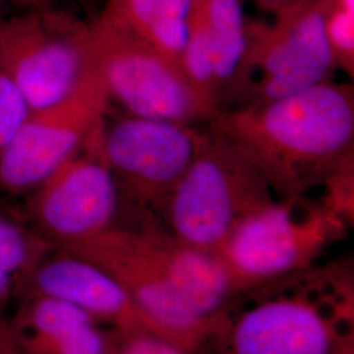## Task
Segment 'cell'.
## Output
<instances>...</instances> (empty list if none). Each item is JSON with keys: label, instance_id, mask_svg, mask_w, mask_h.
<instances>
[{"label": "cell", "instance_id": "5bb4252c", "mask_svg": "<svg viewBox=\"0 0 354 354\" xmlns=\"http://www.w3.org/2000/svg\"><path fill=\"white\" fill-rule=\"evenodd\" d=\"M8 326L21 354H115L120 332L73 304L24 292Z\"/></svg>", "mask_w": 354, "mask_h": 354}, {"label": "cell", "instance_id": "4fadbf2b", "mask_svg": "<svg viewBox=\"0 0 354 354\" xmlns=\"http://www.w3.org/2000/svg\"><path fill=\"white\" fill-rule=\"evenodd\" d=\"M24 292L42 294L73 304L120 333L151 332L163 336L112 274L64 248H53L41 259Z\"/></svg>", "mask_w": 354, "mask_h": 354}, {"label": "cell", "instance_id": "8fae6325", "mask_svg": "<svg viewBox=\"0 0 354 354\" xmlns=\"http://www.w3.org/2000/svg\"><path fill=\"white\" fill-rule=\"evenodd\" d=\"M95 64L74 93L32 111L0 159V190L26 196L88 140L109 111Z\"/></svg>", "mask_w": 354, "mask_h": 354}, {"label": "cell", "instance_id": "5b68a950", "mask_svg": "<svg viewBox=\"0 0 354 354\" xmlns=\"http://www.w3.org/2000/svg\"><path fill=\"white\" fill-rule=\"evenodd\" d=\"M351 226L323 200L274 198L247 215L215 253L243 292L315 266Z\"/></svg>", "mask_w": 354, "mask_h": 354}, {"label": "cell", "instance_id": "6da1fadb", "mask_svg": "<svg viewBox=\"0 0 354 354\" xmlns=\"http://www.w3.org/2000/svg\"><path fill=\"white\" fill-rule=\"evenodd\" d=\"M102 266L165 339L198 354L238 294L215 252L178 241L151 225L114 226L64 248Z\"/></svg>", "mask_w": 354, "mask_h": 354}, {"label": "cell", "instance_id": "7c38bea8", "mask_svg": "<svg viewBox=\"0 0 354 354\" xmlns=\"http://www.w3.org/2000/svg\"><path fill=\"white\" fill-rule=\"evenodd\" d=\"M241 0H194L180 64L219 111L235 102L250 44Z\"/></svg>", "mask_w": 354, "mask_h": 354}, {"label": "cell", "instance_id": "7402d4cb", "mask_svg": "<svg viewBox=\"0 0 354 354\" xmlns=\"http://www.w3.org/2000/svg\"><path fill=\"white\" fill-rule=\"evenodd\" d=\"M0 354H21L15 345L8 319L4 315H0Z\"/></svg>", "mask_w": 354, "mask_h": 354}, {"label": "cell", "instance_id": "8992f818", "mask_svg": "<svg viewBox=\"0 0 354 354\" xmlns=\"http://www.w3.org/2000/svg\"><path fill=\"white\" fill-rule=\"evenodd\" d=\"M95 64L91 19L49 7L0 15V68L32 111L62 102Z\"/></svg>", "mask_w": 354, "mask_h": 354}, {"label": "cell", "instance_id": "ffe728a7", "mask_svg": "<svg viewBox=\"0 0 354 354\" xmlns=\"http://www.w3.org/2000/svg\"><path fill=\"white\" fill-rule=\"evenodd\" d=\"M71 0H0V15L7 13L24 12L37 8H49V7H64L68 8L66 4Z\"/></svg>", "mask_w": 354, "mask_h": 354}, {"label": "cell", "instance_id": "ac0fdd59", "mask_svg": "<svg viewBox=\"0 0 354 354\" xmlns=\"http://www.w3.org/2000/svg\"><path fill=\"white\" fill-rule=\"evenodd\" d=\"M30 112L32 109L24 95L0 68V159Z\"/></svg>", "mask_w": 354, "mask_h": 354}, {"label": "cell", "instance_id": "9a60e30c", "mask_svg": "<svg viewBox=\"0 0 354 354\" xmlns=\"http://www.w3.org/2000/svg\"><path fill=\"white\" fill-rule=\"evenodd\" d=\"M194 0H105L97 13L180 64Z\"/></svg>", "mask_w": 354, "mask_h": 354}, {"label": "cell", "instance_id": "30bf717a", "mask_svg": "<svg viewBox=\"0 0 354 354\" xmlns=\"http://www.w3.org/2000/svg\"><path fill=\"white\" fill-rule=\"evenodd\" d=\"M205 130L124 114L105 118L102 153L113 172L122 203L150 218L159 216L168 196L203 143Z\"/></svg>", "mask_w": 354, "mask_h": 354}, {"label": "cell", "instance_id": "e0dca14e", "mask_svg": "<svg viewBox=\"0 0 354 354\" xmlns=\"http://www.w3.org/2000/svg\"><path fill=\"white\" fill-rule=\"evenodd\" d=\"M324 30L336 68L353 77L354 0H324Z\"/></svg>", "mask_w": 354, "mask_h": 354}, {"label": "cell", "instance_id": "ba28073f", "mask_svg": "<svg viewBox=\"0 0 354 354\" xmlns=\"http://www.w3.org/2000/svg\"><path fill=\"white\" fill-rule=\"evenodd\" d=\"M336 64L324 30V0H307L270 24L252 21L235 102L276 100L332 80Z\"/></svg>", "mask_w": 354, "mask_h": 354}, {"label": "cell", "instance_id": "52a82bcc", "mask_svg": "<svg viewBox=\"0 0 354 354\" xmlns=\"http://www.w3.org/2000/svg\"><path fill=\"white\" fill-rule=\"evenodd\" d=\"M91 26L95 68L109 102H117L125 114L196 125L209 124L218 113L177 61L100 15L91 19Z\"/></svg>", "mask_w": 354, "mask_h": 354}, {"label": "cell", "instance_id": "d6986e66", "mask_svg": "<svg viewBox=\"0 0 354 354\" xmlns=\"http://www.w3.org/2000/svg\"><path fill=\"white\" fill-rule=\"evenodd\" d=\"M115 354H190L184 348L151 332L121 333Z\"/></svg>", "mask_w": 354, "mask_h": 354}, {"label": "cell", "instance_id": "2e32d148", "mask_svg": "<svg viewBox=\"0 0 354 354\" xmlns=\"http://www.w3.org/2000/svg\"><path fill=\"white\" fill-rule=\"evenodd\" d=\"M54 247L29 222L0 207V314L21 297L41 259Z\"/></svg>", "mask_w": 354, "mask_h": 354}, {"label": "cell", "instance_id": "3957f363", "mask_svg": "<svg viewBox=\"0 0 354 354\" xmlns=\"http://www.w3.org/2000/svg\"><path fill=\"white\" fill-rule=\"evenodd\" d=\"M354 354L353 272L310 266L243 291L200 354Z\"/></svg>", "mask_w": 354, "mask_h": 354}, {"label": "cell", "instance_id": "9c48e42d", "mask_svg": "<svg viewBox=\"0 0 354 354\" xmlns=\"http://www.w3.org/2000/svg\"><path fill=\"white\" fill-rule=\"evenodd\" d=\"M105 118L71 158L26 196V221L54 248L73 247L118 226L124 203L102 153Z\"/></svg>", "mask_w": 354, "mask_h": 354}, {"label": "cell", "instance_id": "277c9868", "mask_svg": "<svg viewBox=\"0 0 354 354\" xmlns=\"http://www.w3.org/2000/svg\"><path fill=\"white\" fill-rule=\"evenodd\" d=\"M276 196L248 156L213 127L160 212L178 241L216 252L232 230Z\"/></svg>", "mask_w": 354, "mask_h": 354}, {"label": "cell", "instance_id": "7a4b0ae2", "mask_svg": "<svg viewBox=\"0 0 354 354\" xmlns=\"http://www.w3.org/2000/svg\"><path fill=\"white\" fill-rule=\"evenodd\" d=\"M209 127L248 156L276 198L304 197L354 155L353 87L328 80L219 111Z\"/></svg>", "mask_w": 354, "mask_h": 354}, {"label": "cell", "instance_id": "44dd1931", "mask_svg": "<svg viewBox=\"0 0 354 354\" xmlns=\"http://www.w3.org/2000/svg\"><path fill=\"white\" fill-rule=\"evenodd\" d=\"M253 1L263 10L277 16L279 13L290 11L292 8L304 4L307 0H253Z\"/></svg>", "mask_w": 354, "mask_h": 354}]
</instances>
